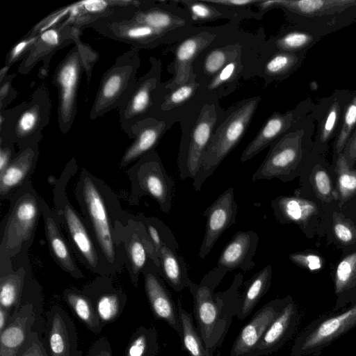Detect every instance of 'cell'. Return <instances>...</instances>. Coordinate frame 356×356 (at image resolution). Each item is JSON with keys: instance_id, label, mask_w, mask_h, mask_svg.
<instances>
[{"instance_id": "obj_1", "label": "cell", "mask_w": 356, "mask_h": 356, "mask_svg": "<svg viewBox=\"0 0 356 356\" xmlns=\"http://www.w3.org/2000/svg\"><path fill=\"white\" fill-rule=\"evenodd\" d=\"M227 273L218 267L209 271L199 284L190 279L187 282L193 298V314L197 330L210 356L216 354L226 337L232 319L241 305L239 289L243 275H235L231 286L224 291L215 292V289Z\"/></svg>"}, {"instance_id": "obj_2", "label": "cell", "mask_w": 356, "mask_h": 356, "mask_svg": "<svg viewBox=\"0 0 356 356\" xmlns=\"http://www.w3.org/2000/svg\"><path fill=\"white\" fill-rule=\"evenodd\" d=\"M79 34L74 46L57 65L52 83L58 90L57 121L62 134L72 128L77 113V95L83 72L89 84L93 67L99 58L98 53L83 42Z\"/></svg>"}, {"instance_id": "obj_3", "label": "cell", "mask_w": 356, "mask_h": 356, "mask_svg": "<svg viewBox=\"0 0 356 356\" xmlns=\"http://www.w3.org/2000/svg\"><path fill=\"white\" fill-rule=\"evenodd\" d=\"M51 102L42 82L30 99L10 109L0 111V140L17 143L22 148L38 145L49 124Z\"/></svg>"}, {"instance_id": "obj_4", "label": "cell", "mask_w": 356, "mask_h": 356, "mask_svg": "<svg viewBox=\"0 0 356 356\" xmlns=\"http://www.w3.org/2000/svg\"><path fill=\"white\" fill-rule=\"evenodd\" d=\"M260 100V97H256L243 102L216 127L193 179V186L196 191H200L207 179L241 140Z\"/></svg>"}, {"instance_id": "obj_5", "label": "cell", "mask_w": 356, "mask_h": 356, "mask_svg": "<svg viewBox=\"0 0 356 356\" xmlns=\"http://www.w3.org/2000/svg\"><path fill=\"white\" fill-rule=\"evenodd\" d=\"M140 65L138 50L132 48L118 56L103 74L89 113L92 120L118 108L135 83Z\"/></svg>"}, {"instance_id": "obj_6", "label": "cell", "mask_w": 356, "mask_h": 356, "mask_svg": "<svg viewBox=\"0 0 356 356\" xmlns=\"http://www.w3.org/2000/svg\"><path fill=\"white\" fill-rule=\"evenodd\" d=\"M218 119L216 104L207 102L199 111L189 131L184 133L177 158L179 177L182 180L194 179Z\"/></svg>"}, {"instance_id": "obj_7", "label": "cell", "mask_w": 356, "mask_h": 356, "mask_svg": "<svg viewBox=\"0 0 356 356\" xmlns=\"http://www.w3.org/2000/svg\"><path fill=\"white\" fill-rule=\"evenodd\" d=\"M149 70L135 83L129 94L118 108L122 129L133 138V129L140 121L152 118L156 96L161 84V63L150 59Z\"/></svg>"}, {"instance_id": "obj_8", "label": "cell", "mask_w": 356, "mask_h": 356, "mask_svg": "<svg viewBox=\"0 0 356 356\" xmlns=\"http://www.w3.org/2000/svg\"><path fill=\"white\" fill-rule=\"evenodd\" d=\"M81 33L80 29L65 22L42 31L39 33L36 42L21 60L17 72L26 74L40 61H42L43 65L38 76L45 77L49 73V63L53 56L69 44H74L76 36Z\"/></svg>"}, {"instance_id": "obj_9", "label": "cell", "mask_w": 356, "mask_h": 356, "mask_svg": "<svg viewBox=\"0 0 356 356\" xmlns=\"http://www.w3.org/2000/svg\"><path fill=\"white\" fill-rule=\"evenodd\" d=\"M302 131H297L273 143L265 159L252 174V180L284 179L291 175L302 159Z\"/></svg>"}, {"instance_id": "obj_10", "label": "cell", "mask_w": 356, "mask_h": 356, "mask_svg": "<svg viewBox=\"0 0 356 356\" xmlns=\"http://www.w3.org/2000/svg\"><path fill=\"white\" fill-rule=\"evenodd\" d=\"M86 28H91L104 37L130 44L138 50L157 46L168 39L171 33L130 20L111 18L98 19L83 29Z\"/></svg>"}, {"instance_id": "obj_11", "label": "cell", "mask_w": 356, "mask_h": 356, "mask_svg": "<svg viewBox=\"0 0 356 356\" xmlns=\"http://www.w3.org/2000/svg\"><path fill=\"white\" fill-rule=\"evenodd\" d=\"M44 331L49 356H82L75 325L61 306L54 305L46 312Z\"/></svg>"}, {"instance_id": "obj_12", "label": "cell", "mask_w": 356, "mask_h": 356, "mask_svg": "<svg viewBox=\"0 0 356 356\" xmlns=\"http://www.w3.org/2000/svg\"><path fill=\"white\" fill-rule=\"evenodd\" d=\"M238 204L234 197V189L229 187L203 213L206 226L199 250L200 259H204L222 234L236 222Z\"/></svg>"}, {"instance_id": "obj_13", "label": "cell", "mask_w": 356, "mask_h": 356, "mask_svg": "<svg viewBox=\"0 0 356 356\" xmlns=\"http://www.w3.org/2000/svg\"><path fill=\"white\" fill-rule=\"evenodd\" d=\"M289 298L275 299L261 307L241 330L232 345L229 356H259L257 348L259 342Z\"/></svg>"}, {"instance_id": "obj_14", "label": "cell", "mask_w": 356, "mask_h": 356, "mask_svg": "<svg viewBox=\"0 0 356 356\" xmlns=\"http://www.w3.org/2000/svg\"><path fill=\"white\" fill-rule=\"evenodd\" d=\"M356 325V305L324 319L303 333L292 348V356H301L321 348Z\"/></svg>"}, {"instance_id": "obj_15", "label": "cell", "mask_w": 356, "mask_h": 356, "mask_svg": "<svg viewBox=\"0 0 356 356\" xmlns=\"http://www.w3.org/2000/svg\"><path fill=\"white\" fill-rule=\"evenodd\" d=\"M142 157L140 168L141 188L158 202L163 212L168 213L175 199V181L166 172L156 152H150Z\"/></svg>"}, {"instance_id": "obj_16", "label": "cell", "mask_w": 356, "mask_h": 356, "mask_svg": "<svg viewBox=\"0 0 356 356\" xmlns=\"http://www.w3.org/2000/svg\"><path fill=\"white\" fill-rule=\"evenodd\" d=\"M38 216L35 200L30 195L16 203L4 232L2 248L6 253H15L30 236Z\"/></svg>"}, {"instance_id": "obj_17", "label": "cell", "mask_w": 356, "mask_h": 356, "mask_svg": "<svg viewBox=\"0 0 356 356\" xmlns=\"http://www.w3.org/2000/svg\"><path fill=\"white\" fill-rule=\"evenodd\" d=\"M216 36L217 34L213 31L204 30L182 40L175 50L174 76L170 81L163 83V87L172 90L188 82L193 72V61Z\"/></svg>"}, {"instance_id": "obj_18", "label": "cell", "mask_w": 356, "mask_h": 356, "mask_svg": "<svg viewBox=\"0 0 356 356\" xmlns=\"http://www.w3.org/2000/svg\"><path fill=\"white\" fill-rule=\"evenodd\" d=\"M258 244L259 236L256 232H236L222 250L216 266L227 273L236 269L250 270L255 266L253 258Z\"/></svg>"}, {"instance_id": "obj_19", "label": "cell", "mask_w": 356, "mask_h": 356, "mask_svg": "<svg viewBox=\"0 0 356 356\" xmlns=\"http://www.w3.org/2000/svg\"><path fill=\"white\" fill-rule=\"evenodd\" d=\"M154 269L145 273V292L155 318L164 321L181 337V325L177 305Z\"/></svg>"}, {"instance_id": "obj_20", "label": "cell", "mask_w": 356, "mask_h": 356, "mask_svg": "<svg viewBox=\"0 0 356 356\" xmlns=\"http://www.w3.org/2000/svg\"><path fill=\"white\" fill-rule=\"evenodd\" d=\"M36 321L34 305L31 302L22 304L0 332V356H18Z\"/></svg>"}, {"instance_id": "obj_21", "label": "cell", "mask_w": 356, "mask_h": 356, "mask_svg": "<svg viewBox=\"0 0 356 356\" xmlns=\"http://www.w3.org/2000/svg\"><path fill=\"white\" fill-rule=\"evenodd\" d=\"M83 196L99 244L108 260L113 261L115 251L106 207L95 185L88 177L83 184Z\"/></svg>"}, {"instance_id": "obj_22", "label": "cell", "mask_w": 356, "mask_h": 356, "mask_svg": "<svg viewBox=\"0 0 356 356\" xmlns=\"http://www.w3.org/2000/svg\"><path fill=\"white\" fill-rule=\"evenodd\" d=\"M257 6L261 10L282 7L302 16L320 17L356 6V0H261Z\"/></svg>"}, {"instance_id": "obj_23", "label": "cell", "mask_w": 356, "mask_h": 356, "mask_svg": "<svg viewBox=\"0 0 356 356\" xmlns=\"http://www.w3.org/2000/svg\"><path fill=\"white\" fill-rule=\"evenodd\" d=\"M169 124L155 118H148L138 122L133 129V143L125 151L121 164L130 162L152 152L168 128Z\"/></svg>"}, {"instance_id": "obj_24", "label": "cell", "mask_w": 356, "mask_h": 356, "mask_svg": "<svg viewBox=\"0 0 356 356\" xmlns=\"http://www.w3.org/2000/svg\"><path fill=\"white\" fill-rule=\"evenodd\" d=\"M119 20H130L170 33L185 27L188 22L186 17L175 14L168 5H159L153 1H143L127 19Z\"/></svg>"}, {"instance_id": "obj_25", "label": "cell", "mask_w": 356, "mask_h": 356, "mask_svg": "<svg viewBox=\"0 0 356 356\" xmlns=\"http://www.w3.org/2000/svg\"><path fill=\"white\" fill-rule=\"evenodd\" d=\"M296 307L289 298L279 315L268 328L257 348L259 356L277 351L292 334L296 323Z\"/></svg>"}, {"instance_id": "obj_26", "label": "cell", "mask_w": 356, "mask_h": 356, "mask_svg": "<svg viewBox=\"0 0 356 356\" xmlns=\"http://www.w3.org/2000/svg\"><path fill=\"white\" fill-rule=\"evenodd\" d=\"M158 268L161 277L174 291L180 292L187 287L189 280L187 265L178 243L162 244Z\"/></svg>"}, {"instance_id": "obj_27", "label": "cell", "mask_w": 356, "mask_h": 356, "mask_svg": "<svg viewBox=\"0 0 356 356\" xmlns=\"http://www.w3.org/2000/svg\"><path fill=\"white\" fill-rule=\"evenodd\" d=\"M293 118L291 113L282 114L276 112L272 114L245 148L241 156V162L244 163L251 159L274 143L291 127Z\"/></svg>"}, {"instance_id": "obj_28", "label": "cell", "mask_w": 356, "mask_h": 356, "mask_svg": "<svg viewBox=\"0 0 356 356\" xmlns=\"http://www.w3.org/2000/svg\"><path fill=\"white\" fill-rule=\"evenodd\" d=\"M38 145L22 148L19 153L11 161L1 173L0 191L1 195L17 186L31 170L38 154Z\"/></svg>"}, {"instance_id": "obj_29", "label": "cell", "mask_w": 356, "mask_h": 356, "mask_svg": "<svg viewBox=\"0 0 356 356\" xmlns=\"http://www.w3.org/2000/svg\"><path fill=\"white\" fill-rule=\"evenodd\" d=\"M272 266L268 264L257 272L247 282L241 296V308L236 315L239 320H244L266 293L270 286Z\"/></svg>"}, {"instance_id": "obj_30", "label": "cell", "mask_w": 356, "mask_h": 356, "mask_svg": "<svg viewBox=\"0 0 356 356\" xmlns=\"http://www.w3.org/2000/svg\"><path fill=\"white\" fill-rule=\"evenodd\" d=\"M271 207L278 219L302 224L316 212L313 202L296 197L282 196L271 202Z\"/></svg>"}, {"instance_id": "obj_31", "label": "cell", "mask_w": 356, "mask_h": 356, "mask_svg": "<svg viewBox=\"0 0 356 356\" xmlns=\"http://www.w3.org/2000/svg\"><path fill=\"white\" fill-rule=\"evenodd\" d=\"M64 297L72 310L88 329L99 334L104 325L100 321L91 300L83 294L70 290L65 293Z\"/></svg>"}, {"instance_id": "obj_32", "label": "cell", "mask_w": 356, "mask_h": 356, "mask_svg": "<svg viewBox=\"0 0 356 356\" xmlns=\"http://www.w3.org/2000/svg\"><path fill=\"white\" fill-rule=\"evenodd\" d=\"M64 216L70 235L77 248L92 266L97 264V254L85 227L74 211L65 206Z\"/></svg>"}, {"instance_id": "obj_33", "label": "cell", "mask_w": 356, "mask_h": 356, "mask_svg": "<svg viewBox=\"0 0 356 356\" xmlns=\"http://www.w3.org/2000/svg\"><path fill=\"white\" fill-rule=\"evenodd\" d=\"M177 309L181 325V338L185 350L189 356H210L202 339L195 327L192 314L183 308L180 300H177Z\"/></svg>"}, {"instance_id": "obj_34", "label": "cell", "mask_w": 356, "mask_h": 356, "mask_svg": "<svg viewBox=\"0 0 356 356\" xmlns=\"http://www.w3.org/2000/svg\"><path fill=\"white\" fill-rule=\"evenodd\" d=\"M158 352V333L156 328L141 326L132 334L124 356H156Z\"/></svg>"}, {"instance_id": "obj_35", "label": "cell", "mask_w": 356, "mask_h": 356, "mask_svg": "<svg viewBox=\"0 0 356 356\" xmlns=\"http://www.w3.org/2000/svg\"><path fill=\"white\" fill-rule=\"evenodd\" d=\"M22 286L23 277L18 273L1 278L0 307L7 309L10 317L20 309Z\"/></svg>"}, {"instance_id": "obj_36", "label": "cell", "mask_w": 356, "mask_h": 356, "mask_svg": "<svg viewBox=\"0 0 356 356\" xmlns=\"http://www.w3.org/2000/svg\"><path fill=\"white\" fill-rule=\"evenodd\" d=\"M126 302L122 295L117 293H106L99 296L93 302L96 312L102 323L115 321L122 312Z\"/></svg>"}, {"instance_id": "obj_37", "label": "cell", "mask_w": 356, "mask_h": 356, "mask_svg": "<svg viewBox=\"0 0 356 356\" xmlns=\"http://www.w3.org/2000/svg\"><path fill=\"white\" fill-rule=\"evenodd\" d=\"M336 172L337 189L342 204L356 194V170L351 168L343 154L341 153L337 159Z\"/></svg>"}, {"instance_id": "obj_38", "label": "cell", "mask_w": 356, "mask_h": 356, "mask_svg": "<svg viewBox=\"0 0 356 356\" xmlns=\"http://www.w3.org/2000/svg\"><path fill=\"white\" fill-rule=\"evenodd\" d=\"M46 230L51 248L64 268L72 273L76 271V267L70 254L67 247L60 234L55 222L48 218L46 220Z\"/></svg>"}, {"instance_id": "obj_39", "label": "cell", "mask_w": 356, "mask_h": 356, "mask_svg": "<svg viewBox=\"0 0 356 356\" xmlns=\"http://www.w3.org/2000/svg\"><path fill=\"white\" fill-rule=\"evenodd\" d=\"M240 51L234 47L229 48L217 47L209 51L206 55L203 69L204 72L209 77L213 78L216 75L229 61L238 58Z\"/></svg>"}, {"instance_id": "obj_40", "label": "cell", "mask_w": 356, "mask_h": 356, "mask_svg": "<svg viewBox=\"0 0 356 356\" xmlns=\"http://www.w3.org/2000/svg\"><path fill=\"white\" fill-rule=\"evenodd\" d=\"M334 284L337 293H342L356 284V252L346 256L339 263Z\"/></svg>"}, {"instance_id": "obj_41", "label": "cell", "mask_w": 356, "mask_h": 356, "mask_svg": "<svg viewBox=\"0 0 356 356\" xmlns=\"http://www.w3.org/2000/svg\"><path fill=\"white\" fill-rule=\"evenodd\" d=\"M182 3L187 9L188 14L195 22H206L220 18L222 13L214 6L204 1H177Z\"/></svg>"}, {"instance_id": "obj_42", "label": "cell", "mask_w": 356, "mask_h": 356, "mask_svg": "<svg viewBox=\"0 0 356 356\" xmlns=\"http://www.w3.org/2000/svg\"><path fill=\"white\" fill-rule=\"evenodd\" d=\"M294 54L282 51L272 56L265 65V72L270 76H277L289 72L298 63Z\"/></svg>"}, {"instance_id": "obj_43", "label": "cell", "mask_w": 356, "mask_h": 356, "mask_svg": "<svg viewBox=\"0 0 356 356\" xmlns=\"http://www.w3.org/2000/svg\"><path fill=\"white\" fill-rule=\"evenodd\" d=\"M356 125V95L348 103L344 111L343 118L341 130L339 131L336 149L339 154L344 149L350 134Z\"/></svg>"}, {"instance_id": "obj_44", "label": "cell", "mask_w": 356, "mask_h": 356, "mask_svg": "<svg viewBox=\"0 0 356 356\" xmlns=\"http://www.w3.org/2000/svg\"><path fill=\"white\" fill-rule=\"evenodd\" d=\"M313 40V36L309 33L292 31L277 39L275 45L279 49L291 53L306 48Z\"/></svg>"}, {"instance_id": "obj_45", "label": "cell", "mask_w": 356, "mask_h": 356, "mask_svg": "<svg viewBox=\"0 0 356 356\" xmlns=\"http://www.w3.org/2000/svg\"><path fill=\"white\" fill-rule=\"evenodd\" d=\"M312 184L316 195L323 200L330 202L334 193L329 175L324 169L314 170L312 175Z\"/></svg>"}, {"instance_id": "obj_46", "label": "cell", "mask_w": 356, "mask_h": 356, "mask_svg": "<svg viewBox=\"0 0 356 356\" xmlns=\"http://www.w3.org/2000/svg\"><path fill=\"white\" fill-rule=\"evenodd\" d=\"M18 356H49L47 345L40 332H31Z\"/></svg>"}, {"instance_id": "obj_47", "label": "cell", "mask_w": 356, "mask_h": 356, "mask_svg": "<svg viewBox=\"0 0 356 356\" xmlns=\"http://www.w3.org/2000/svg\"><path fill=\"white\" fill-rule=\"evenodd\" d=\"M38 35L39 33L31 36L25 35L8 52L5 59V65L10 67L17 61L22 60L36 42Z\"/></svg>"}, {"instance_id": "obj_48", "label": "cell", "mask_w": 356, "mask_h": 356, "mask_svg": "<svg viewBox=\"0 0 356 356\" xmlns=\"http://www.w3.org/2000/svg\"><path fill=\"white\" fill-rule=\"evenodd\" d=\"M239 56L229 61L216 75L210 81L207 90H214L229 83L236 75L239 66Z\"/></svg>"}, {"instance_id": "obj_49", "label": "cell", "mask_w": 356, "mask_h": 356, "mask_svg": "<svg viewBox=\"0 0 356 356\" xmlns=\"http://www.w3.org/2000/svg\"><path fill=\"white\" fill-rule=\"evenodd\" d=\"M333 230L336 237L342 243H349L356 240V228L351 222L335 213Z\"/></svg>"}, {"instance_id": "obj_50", "label": "cell", "mask_w": 356, "mask_h": 356, "mask_svg": "<svg viewBox=\"0 0 356 356\" xmlns=\"http://www.w3.org/2000/svg\"><path fill=\"white\" fill-rule=\"evenodd\" d=\"M340 112V106L337 102H334L330 106L322 124L320 138L325 142L332 135L337 126Z\"/></svg>"}, {"instance_id": "obj_51", "label": "cell", "mask_w": 356, "mask_h": 356, "mask_svg": "<svg viewBox=\"0 0 356 356\" xmlns=\"http://www.w3.org/2000/svg\"><path fill=\"white\" fill-rule=\"evenodd\" d=\"M129 255L133 271L136 274L143 268L147 260L145 246L138 238H134L129 245Z\"/></svg>"}, {"instance_id": "obj_52", "label": "cell", "mask_w": 356, "mask_h": 356, "mask_svg": "<svg viewBox=\"0 0 356 356\" xmlns=\"http://www.w3.org/2000/svg\"><path fill=\"white\" fill-rule=\"evenodd\" d=\"M16 75L15 73L8 74L0 83V111L5 110L8 105L17 96V91L12 85Z\"/></svg>"}, {"instance_id": "obj_53", "label": "cell", "mask_w": 356, "mask_h": 356, "mask_svg": "<svg viewBox=\"0 0 356 356\" xmlns=\"http://www.w3.org/2000/svg\"><path fill=\"white\" fill-rule=\"evenodd\" d=\"M289 259L296 264L311 270L321 268V259L318 256L309 254L295 253L289 256Z\"/></svg>"}, {"instance_id": "obj_54", "label": "cell", "mask_w": 356, "mask_h": 356, "mask_svg": "<svg viewBox=\"0 0 356 356\" xmlns=\"http://www.w3.org/2000/svg\"><path fill=\"white\" fill-rule=\"evenodd\" d=\"M1 148H0V171L1 173L10 164L13 159V143L4 142L0 140Z\"/></svg>"}, {"instance_id": "obj_55", "label": "cell", "mask_w": 356, "mask_h": 356, "mask_svg": "<svg viewBox=\"0 0 356 356\" xmlns=\"http://www.w3.org/2000/svg\"><path fill=\"white\" fill-rule=\"evenodd\" d=\"M261 0H205L207 3L220 7H244L257 4Z\"/></svg>"}, {"instance_id": "obj_56", "label": "cell", "mask_w": 356, "mask_h": 356, "mask_svg": "<svg viewBox=\"0 0 356 356\" xmlns=\"http://www.w3.org/2000/svg\"><path fill=\"white\" fill-rule=\"evenodd\" d=\"M343 153L350 167L356 163V130L349 138Z\"/></svg>"}, {"instance_id": "obj_57", "label": "cell", "mask_w": 356, "mask_h": 356, "mask_svg": "<svg viewBox=\"0 0 356 356\" xmlns=\"http://www.w3.org/2000/svg\"><path fill=\"white\" fill-rule=\"evenodd\" d=\"M108 340L105 337L97 339L89 349L86 356H104L105 346Z\"/></svg>"}, {"instance_id": "obj_58", "label": "cell", "mask_w": 356, "mask_h": 356, "mask_svg": "<svg viewBox=\"0 0 356 356\" xmlns=\"http://www.w3.org/2000/svg\"><path fill=\"white\" fill-rule=\"evenodd\" d=\"M10 318V312L7 309L0 307V332L7 325Z\"/></svg>"}, {"instance_id": "obj_59", "label": "cell", "mask_w": 356, "mask_h": 356, "mask_svg": "<svg viewBox=\"0 0 356 356\" xmlns=\"http://www.w3.org/2000/svg\"><path fill=\"white\" fill-rule=\"evenodd\" d=\"M10 67L4 65L0 70V83L6 78Z\"/></svg>"}, {"instance_id": "obj_60", "label": "cell", "mask_w": 356, "mask_h": 356, "mask_svg": "<svg viewBox=\"0 0 356 356\" xmlns=\"http://www.w3.org/2000/svg\"><path fill=\"white\" fill-rule=\"evenodd\" d=\"M104 356H113L111 346L108 341L104 349Z\"/></svg>"}]
</instances>
